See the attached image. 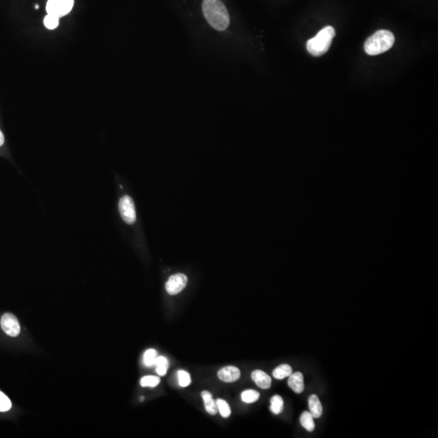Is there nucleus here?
Returning a JSON list of instances; mask_svg holds the SVG:
<instances>
[{
    "mask_svg": "<svg viewBox=\"0 0 438 438\" xmlns=\"http://www.w3.org/2000/svg\"><path fill=\"white\" fill-rule=\"evenodd\" d=\"M74 0H48L46 4V11L48 14L56 17H63L71 12Z\"/></svg>",
    "mask_w": 438,
    "mask_h": 438,
    "instance_id": "nucleus-4",
    "label": "nucleus"
},
{
    "mask_svg": "<svg viewBox=\"0 0 438 438\" xmlns=\"http://www.w3.org/2000/svg\"><path fill=\"white\" fill-rule=\"evenodd\" d=\"M395 36L389 30H378L369 37L364 44V51L369 56H378L392 48L395 44Z\"/></svg>",
    "mask_w": 438,
    "mask_h": 438,
    "instance_id": "nucleus-2",
    "label": "nucleus"
},
{
    "mask_svg": "<svg viewBox=\"0 0 438 438\" xmlns=\"http://www.w3.org/2000/svg\"><path fill=\"white\" fill-rule=\"evenodd\" d=\"M292 373V368L287 363H284L277 367L273 371V377L278 380H283L284 378H288Z\"/></svg>",
    "mask_w": 438,
    "mask_h": 438,
    "instance_id": "nucleus-13",
    "label": "nucleus"
},
{
    "mask_svg": "<svg viewBox=\"0 0 438 438\" xmlns=\"http://www.w3.org/2000/svg\"><path fill=\"white\" fill-rule=\"evenodd\" d=\"M334 36L335 30L333 27H324L317 34V36L307 41V51L316 57L324 55L331 46Z\"/></svg>",
    "mask_w": 438,
    "mask_h": 438,
    "instance_id": "nucleus-3",
    "label": "nucleus"
},
{
    "mask_svg": "<svg viewBox=\"0 0 438 438\" xmlns=\"http://www.w3.org/2000/svg\"><path fill=\"white\" fill-rule=\"evenodd\" d=\"M300 424L307 431L312 432L315 429V423L313 417L310 412H303L300 416Z\"/></svg>",
    "mask_w": 438,
    "mask_h": 438,
    "instance_id": "nucleus-15",
    "label": "nucleus"
},
{
    "mask_svg": "<svg viewBox=\"0 0 438 438\" xmlns=\"http://www.w3.org/2000/svg\"><path fill=\"white\" fill-rule=\"evenodd\" d=\"M44 24L49 29H55L58 25V17L48 14L44 19Z\"/></svg>",
    "mask_w": 438,
    "mask_h": 438,
    "instance_id": "nucleus-22",
    "label": "nucleus"
},
{
    "mask_svg": "<svg viewBox=\"0 0 438 438\" xmlns=\"http://www.w3.org/2000/svg\"><path fill=\"white\" fill-rule=\"evenodd\" d=\"M2 330L11 337H17L20 332V325L17 317L11 313H5L1 318Z\"/></svg>",
    "mask_w": 438,
    "mask_h": 438,
    "instance_id": "nucleus-7",
    "label": "nucleus"
},
{
    "mask_svg": "<svg viewBox=\"0 0 438 438\" xmlns=\"http://www.w3.org/2000/svg\"><path fill=\"white\" fill-rule=\"evenodd\" d=\"M160 378L155 376H145L144 378H141V385L142 387H156L157 385H159Z\"/></svg>",
    "mask_w": 438,
    "mask_h": 438,
    "instance_id": "nucleus-20",
    "label": "nucleus"
},
{
    "mask_svg": "<svg viewBox=\"0 0 438 438\" xmlns=\"http://www.w3.org/2000/svg\"><path fill=\"white\" fill-rule=\"evenodd\" d=\"M119 212L123 220L129 225L136 222V210L133 199L129 196H124L120 199L119 204Z\"/></svg>",
    "mask_w": 438,
    "mask_h": 438,
    "instance_id": "nucleus-5",
    "label": "nucleus"
},
{
    "mask_svg": "<svg viewBox=\"0 0 438 438\" xmlns=\"http://www.w3.org/2000/svg\"><path fill=\"white\" fill-rule=\"evenodd\" d=\"M284 408V400L279 395H274L270 400V411L274 415L281 414Z\"/></svg>",
    "mask_w": 438,
    "mask_h": 438,
    "instance_id": "nucleus-16",
    "label": "nucleus"
},
{
    "mask_svg": "<svg viewBox=\"0 0 438 438\" xmlns=\"http://www.w3.org/2000/svg\"><path fill=\"white\" fill-rule=\"evenodd\" d=\"M12 407V402L9 399L0 391V412H7Z\"/></svg>",
    "mask_w": 438,
    "mask_h": 438,
    "instance_id": "nucleus-23",
    "label": "nucleus"
},
{
    "mask_svg": "<svg viewBox=\"0 0 438 438\" xmlns=\"http://www.w3.org/2000/svg\"><path fill=\"white\" fill-rule=\"evenodd\" d=\"M201 397L203 399L204 405L206 407V412L212 416L217 414L218 408H217L216 402L213 400V395H211L210 393L207 390H204L201 392Z\"/></svg>",
    "mask_w": 438,
    "mask_h": 438,
    "instance_id": "nucleus-11",
    "label": "nucleus"
},
{
    "mask_svg": "<svg viewBox=\"0 0 438 438\" xmlns=\"http://www.w3.org/2000/svg\"><path fill=\"white\" fill-rule=\"evenodd\" d=\"M215 402L218 412H219L222 417L228 418L230 417L231 411H230V407L228 402H226L225 400H221V399L216 400Z\"/></svg>",
    "mask_w": 438,
    "mask_h": 438,
    "instance_id": "nucleus-18",
    "label": "nucleus"
},
{
    "mask_svg": "<svg viewBox=\"0 0 438 438\" xmlns=\"http://www.w3.org/2000/svg\"><path fill=\"white\" fill-rule=\"evenodd\" d=\"M141 401H143V400H144V398H143V397H141Z\"/></svg>",
    "mask_w": 438,
    "mask_h": 438,
    "instance_id": "nucleus-25",
    "label": "nucleus"
},
{
    "mask_svg": "<svg viewBox=\"0 0 438 438\" xmlns=\"http://www.w3.org/2000/svg\"><path fill=\"white\" fill-rule=\"evenodd\" d=\"M289 387L296 394H301L305 390V383H304V376L300 372L291 373L288 378Z\"/></svg>",
    "mask_w": 438,
    "mask_h": 438,
    "instance_id": "nucleus-10",
    "label": "nucleus"
},
{
    "mask_svg": "<svg viewBox=\"0 0 438 438\" xmlns=\"http://www.w3.org/2000/svg\"><path fill=\"white\" fill-rule=\"evenodd\" d=\"M260 399V393L254 390H247L241 394V400L245 403H253Z\"/></svg>",
    "mask_w": 438,
    "mask_h": 438,
    "instance_id": "nucleus-17",
    "label": "nucleus"
},
{
    "mask_svg": "<svg viewBox=\"0 0 438 438\" xmlns=\"http://www.w3.org/2000/svg\"><path fill=\"white\" fill-rule=\"evenodd\" d=\"M177 378L179 381V385L181 387H187L191 384V376L188 372L184 370H179L177 372Z\"/></svg>",
    "mask_w": 438,
    "mask_h": 438,
    "instance_id": "nucleus-21",
    "label": "nucleus"
},
{
    "mask_svg": "<svg viewBox=\"0 0 438 438\" xmlns=\"http://www.w3.org/2000/svg\"><path fill=\"white\" fill-rule=\"evenodd\" d=\"M252 379L257 386L263 390H267L271 386V378L262 370H255L252 373Z\"/></svg>",
    "mask_w": 438,
    "mask_h": 438,
    "instance_id": "nucleus-9",
    "label": "nucleus"
},
{
    "mask_svg": "<svg viewBox=\"0 0 438 438\" xmlns=\"http://www.w3.org/2000/svg\"><path fill=\"white\" fill-rule=\"evenodd\" d=\"M188 284V278L184 274H176L170 277L166 284V290L171 295L181 292Z\"/></svg>",
    "mask_w": 438,
    "mask_h": 438,
    "instance_id": "nucleus-6",
    "label": "nucleus"
},
{
    "mask_svg": "<svg viewBox=\"0 0 438 438\" xmlns=\"http://www.w3.org/2000/svg\"><path fill=\"white\" fill-rule=\"evenodd\" d=\"M156 372L161 377L166 375L169 368V361L165 356H157L154 363Z\"/></svg>",
    "mask_w": 438,
    "mask_h": 438,
    "instance_id": "nucleus-14",
    "label": "nucleus"
},
{
    "mask_svg": "<svg viewBox=\"0 0 438 438\" xmlns=\"http://www.w3.org/2000/svg\"><path fill=\"white\" fill-rule=\"evenodd\" d=\"M308 406H309L310 413L312 414L313 418H320L322 417V402L320 401L319 398L316 395H312L308 399Z\"/></svg>",
    "mask_w": 438,
    "mask_h": 438,
    "instance_id": "nucleus-12",
    "label": "nucleus"
},
{
    "mask_svg": "<svg viewBox=\"0 0 438 438\" xmlns=\"http://www.w3.org/2000/svg\"><path fill=\"white\" fill-rule=\"evenodd\" d=\"M218 378L224 382H235L240 378V370L234 366L224 367L218 371Z\"/></svg>",
    "mask_w": 438,
    "mask_h": 438,
    "instance_id": "nucleus-8",
    "label": "nucleus"
},
{
    "mask_svg": "<svg viewBox=\"0 0 438 438\" xmlns=\"http://www.w3.org/2000/svg\"><path fill=\"white\" fill-rule=\"evenodd\" d=\"M4 144V136L2 134V132L0 130V146H2Z\"/></svg>",
    "mask_w": 438,
    "mask_h": 438,
    "instance_id": "nucleus-24",
    "label": "nucleus"
},
{
    "mask_svg": "<svg viewBox=\"0 0 438 438\" xmlns=\"http://www.w3.org/2000/svg\"><path fill=\"white\" fill-rule=\"evenodd\" d=\"M202 11L209 24L218 31H224L230 24V15L221 0H204Z\"/></svg>",
    "mask_w": 438,
    "mask_h": 438,
    "instance_id": "nucleus-1",
    "label": "nucleus"
},
{
    "mask_svg": "<svg viewBox=\"0 0 438 438\" xmlns=\"http://www.w3.org/2000/svg\"><path fill=\"white\" fill-rule=\"evenodd\" d=\"M157 352L154 349H149L143 355V363L146 367L154 366L155 361L157 360Z\"/></svg>",
    "mask_w": 438,
    "mask_h": 438,
    "instance_id": "nucleus-19",
    "label": "nucleus"
}]
</instances>
